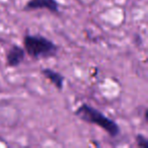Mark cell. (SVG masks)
Masks as SVG:
<instances>
[{"label":"cell","instance_id":"obj_1","mask_svg":"<svg viewBox=\"0 0 148 148\" xmlns=\"http://www.w3.org/2000/svg\"><path fill=\"white\" fill-rule=\"evenodd\" d=\"M74 115L85 123L97 125V127L101 128L106 133L113 138L118 137L121 134V128L117 122L107 117L105 114L88 103H82L79 106L76 111L74 112Z\"/></svg>","mask_w":148,"mask_h":148},{"label":"cell","instance_id":"obj_2","mask_svg":"<svg viewBox=\"0 0 148 148\" xmlns=\"http://www.w3.org/2000/svg\"><path fill=\"white\" fill-rule=\"evenodd\" d=\"M23 49L29 57L40 60L55 57L59 48L53 41L46 37L27 33L23 37Z\"/></svg>","mask_w":148,"mask_h":148},{"label":"cell","instance_id":"obj_3","mask_svg":"<svg viewBox=\"0 0 148 148\" xmlns=\"http://www.w3.org/2000/svg\"><path fill=\"white\" fill-rule=\"evenodd\" d=\"M37 9H47L50 12L59 14L60 4L57 0H29L23 7L25 11L37 10Z\"/></svg>","mask_w":148,"mask_h":148},{"label":"cell","instance_id":"obj_4","mask_svg":"<svg viewBox=\"0 0 148 148\" xmlns=\"http://www.w3.org/2000/svg\"><path fill=\"white\" fill-rule=\"evenodd\" d=\"M25 59V51L18 45H12L6 53V64L8 67L16 68L23 63Z\"/></svg>","mask_w":148,"mask_h":148},{"label":"cell","instance_id":"obj_5","mask_svg":"<svg viewBox=\"0 0 148 148\" xmlns=\"http://www.w3.org/2000/svg\"><path fill=\"white\" fill-rule=\"evenodd\" d=\"M41 73L43 74L44 76H45L58 90H62V89H63L65 77H64L61 73L51 69V68H43V69L41 70Z\"/></svg>","mask_w":148,"mask_h":148},{"label":"cell","instance_id":"obj_6","mask_svg":"<svg viewBox=\"0 0 148 148\" xmlns=\"http://www.w3.org/2000/svg\"><path fill=\"white\" fill-rule=\"evenodd\" d=\"M136 144L139 148H148V139L142 134H137L136 135Z\"/></svg>","mask_w":148,"mask_h":148},{"label":"cell","instance_id":"obj_7","mask_svg":"<svg viewBox=\"0 0 148 148\" xmlns=\"http://www.w3.org/2000/svg\"><path fill=\"white\" fill-rule=\"evenodd\" d=\"M144 118H145V122L147 123L148 122V110L145 109V112H144Z\"/></svg>","mask_w":148,"mask_h":148}]
</instances>
